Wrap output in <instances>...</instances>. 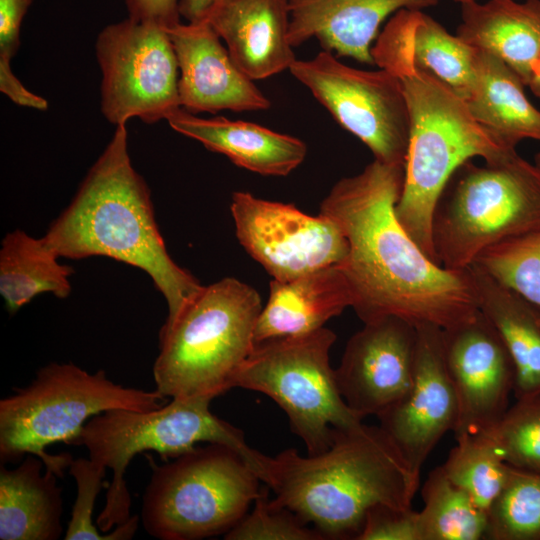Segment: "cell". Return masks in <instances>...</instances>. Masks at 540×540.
Listing matches in <instances>:
<instances>
[{
	"mask_svg": "<svg viewBox=\"0 0 540 540\" xmlns=\"http://www.w3.org/2000/svg\"><path fill=\"white\" fill-rule=\"evenodd\" d=\"M416 344V326L396 316L365 322L349 339L335 377L343 400L358 417H379L407 393Z\"/></svg>",
	"mask_w": 540,
	"mask_h": 540,
	"instance_id": "15",
	"label": "cell"
},
{
	"mask_svg": "<svg viewBox=\"0 0 540 540\" xmlns=\"http://www.w3.org/2000/svg\"><path fill=\"white\" fill-rule=\"evenodd\" d=\"M439 0H288V41L298 47L315 38L325 51L374 64L371 47L382 23L396 12L424 10Z\"/></svg>",
	"mask_w": 540,
	"mask_h": 540,
	"instance_id": "18",
	"label": "cell"
},
{
	"mask_svg": "<svg viewBox=\"0 0 540 540\" xmlns=\"http://www.w3.org/2000/svg\"><path fill=\"white\" fill-rule=\"evenodd\" d=\"M102 73L101 111L112 124H153L180 107L178 62L168 31L128 18L106 26L96 41Z\"/></svg>",
	"mask_w": 540,
	"mask_h": 540,
	"instance_id": "12",
	"label": "cell"
},
{
	"mask_svg": "<svg viewBox=\"0 0 540 540\" xmlns=\"http://www.w3.org/2000/svg\"><path fill=\"white\" fill-rule=\"evenodd\" d=\"M414 374L411 387L393 406L377 417L420 478L422 466L448 431L456 429L458 400L446 367L443 329L417 326Z\"/></svg>",
	"mask_w": 540,
	"mask_h": 540,
	"instance_id": "14",
	"label": "cell"
},
{
	"mask_svg": "<svg viewBox=\"0 0 540 540\" xmlns=\"http://www.w3.org/2000/svg\"><path fill=\"white\" fill-rule=\"evenodd\" d=\"M520 77L497 56L477 49L475 82L464 100L472 118L503 148L540 141V111L528 100Z\"/></svg>",
	"mask_w": 540,
	"mask_h": 540,
	"instance_id": "23",
	"label": "cell"
},
{
	"mask_svg": "<svg viewBox=\"0 0 540 540\" xmlns=\"http://www.w3.org/2000/svg\"><path fill=\"white\" fill-rule=\"evenodd\" d=\"M443 342L459 407L455 436L491 430L514 392L515 367L505 344L480 310L473 320L443 330Z\"/></svg>",
	"mask_w": 540,
	"mask_h": 540,
	"instance_id": "16",
	"label": "cell"
},
{
	"mask_svg": "<svg viewBox=\"0 0 540 540\" xmlns=\"http://www.w3.org/2000/svg\"><path fill=\"white\" fill-rule=\"evenodd\" d=\"M373 63L401 82L409 116L405 177L396 216L418 246L439 264L432 237L436 204L466 161L496 162L516 149L501 147L471 116L465 101L417 65L395 15L371 47Z\"/></svg>",
	"mask_w": 540,
	"mask_h": 540,
	"instance_id": "3",
	"label": "cell"
},
{
	"mask_svg": "<svg viewBox=\"0 0 540 540\" xmlns=\"http://www.w3.org/2000/svg\"><path fill=\"white\" fill-rule=\"evenodd\" d=\"M471 266L540 311V230L486 248Z\"/></svg>",
	"mask_w": 540,
	"mask_h": 540,
	"instance_id": "31",
	"label": "cell"
},
{
	"mask_svg": "<svg viewBox=\"0 0 540 540\" xmlns=\"http://www.w3.org/2000/svg\"><path fill=\"white\" fill-rule=\"evenodd\" d=\"M230 210L238 241L275 280L288 281L341 264L347 256L344 234L323 213L312 216L293 204L246 191L233 193Z\"/></svg>",
	"mask_w": 540,
	"mask_h": 540,
	"instance_id": "13",
	"label": "cell"
},
{
	"mask_svg": "<svg viewBox=\"0 0 540 540\" xmlns=\"http://www.w3.org/2000/svg\"><path fill=\"white\" fill-rule=\"evenodd\" d=\"M163 400L156 390L114 383L103 370L89 373L72 363H50L28 386L0 401L1 464L31 454L62 477L73 458L68 453H48L49 445H72L87 421L100 413L149 411L161 407Z\"/></svg>",
	"mask_w": 540,
	"mask_h": 540,
	"instance_id": "7",
	"label": "cell"
},
{
	"mask_svg": "<svg viewBox=\"0 0 540 540\" xmlns=\"http://www.w3.org/2000/svg\"><path fill=\"white\" fill-rule=\"evenodd\" d=\"M335 340L322 327L257 343L236 378V387L263 393L280 406L311 455L330 447L335 430L362 423L343 400L330 366Z\"/></svg>",
	"mask_w": 540,
	"mask_h": 540,
	"instance_id": "10",
	"label": "cell"
},
{
	"mask_svg": "<svg viewBox=\"0 0 540 540\" xmlns=\"http://www.w3.org/2000/svg\"><path fill=\"white\" fill-rule=\"evenodd\" d=\"M166 121L174 131L260 175L286 176L307 155V145L301 139L253 122L201 118L181 107L172 111Z\"/></svg>",
	"mask_w": 540,
	"mask_h": 540,
	"instance_id": "20",
	"label": "cell"
},
{
	"mask_svg": "<svg viewBox=\"0 0 540 540\" xmlns=\"http://www.w3.org/2000/svg\"><path fill=\"white\" fill-rule=\"evenodd\" d=\"M419 483L386 432L360 423L335 430L321 453L272 457L267 486L324 539H357L372 507L410 508Z\"/></svg>",
	"mask_w": 540,
	"mask_h": 540,
	"instance_id": "4",
	"label": "cell"
},
{
	"mask_svg": "<svg viewBox=\"0 0 540 540\" xmlns=\"http://www.w3.org/2000/svg\"><path fill=\"white\" fill-rule=\"evenodd\" d=\"M527 86L536 97L540 98V56L532 65L531 77Z\"/></svg>",
	"mask_w": 540,
	"mask_h": 540,
	"instance_id": "39",
	"label": "cell"
},
{
	"mask_svg": "<svg viewBox=\"0 0 540 540\" xmlns=\"http://www.w3.org/2000/svg\"><path fill=\"white\" fill-rule=\"evenodd\" d=\"M0 250V293L14 314L34 297L51 293L66 298L71 293L72 267L60 264L44 238L22 230L8 233Z\"/></svg>",
	"mask_w": 540,
	"mask_h": 540,
	"instance_id": "26",
	"label": "cell"
},
{
	"mask_svg": "<svg viewBox=\"0 0 540 540\" xmlns=\"http://www.w3.org/2000/svg\"><path fill=\"white\" fill-rule=\"evenodd\" d=\"M442 465L447 477L485 511L504 486L510 465L485 432L456 435Z\"/></svg>",
	"mask_w": 540,
	"mask_h": 540,
	"instance_id": "29",
	"label": "cell"
},
{
	"mask_svg": "<svg viewBox=\"0 0 540 540\" xmlns=\"http://www.w3.org/2000/svg\"><path fill=\"white\" fill-rule=\"evenodd\" d=\"M458 35L505 62L528 85L540 56V0H487L460 5Z\"/></svg>",
	"mask_w": 540,
	"mask_h": 540,
	"instance_id": "22",
	"label": "cell"
},
{
	"mask_svg": "<svg viewBox=\"0 0 540 540\" xmlns=\"http://www.w3.org/2000/svg\"><path fill=\"white\" fill-rule=\"evenodd\" d=\"M179 68L180 107L197 114L268 110L270 100L233 62L218 34L205 22L167 29Z\"/></svg>",
	"mask_w": 540,
	"mask_h": 540,
	"instance_id": "17",
	"label": "cell"
},
{
	"mask_svg": "<svg viewBox=\"0 0 540 540\" xmlns=\"http://www.w3.org/2000/svg\"><path fill=\"white\" fill-rule=\"evenodd\" d=\"M405 177L403 165L374 159L356 175L338 180L320 205L348 243L341 263L351 307L363 323L396 316L414 326L448 330L479 313L469 269L434 262L399 222L395 207Z\"/></svg>",
	"mask_w": 540,
	"mask_h": 540,
	"instance_id": "1",
	"label": "cell"
},
{
	"mask_svg": "<svg viewBox=\"0 0 540 540\" xmlns=\"http://www.w3.org/2000/svg\"><path fill=\"white\" fill-rule=\"evenodd\" d=\"M351 305L341 264L288 281L272 279L269 298L255 326L254 343L316 331Z\"/></svg>",
	"mask_w": 540,
	"mask_h": 540,
	"instance_id": "21",
	"label": "cell"
},
{
	"mask_svg": "<svg viewBox=\"0 0 540 540\" xmlns=\"http://www.w3.org/2000/svg\"><path fill=\"white\" fill-rule=\"evenodd\" d=\"M130 19L152 22L166 30L180 22L179 0H124Z\"/></svg>",
	"mask_w": 540,
	"mask_h": 540,
	"instance_id": "37",
	"label": "cell"
},
{
	"mask_svg": "<svg viewBox=\"0 0 540 540\" xmlns=\"http://www.w3.org/2000/svg\"><path fill=\"white\" fill-rule=\"evenodd\" d=\"M27 454L17 467L0 468V539L56 540L62 536L63 501L54 472Z\"/></svg>",
	"mask_w": 540,
	"mask_h": 540,
	"instance_id": "24",
	"label": "cell"
},
{
	"mask_svg": "<svg viewBox=\"0 0 540 540\" xmlns=\"http://www.w3.org/2000/svg\"><path fill=\"white\" fill-rule=\"evenodd\" d=\"M68 470L76 482L77 496L64 539L128 540L133 538L139 524L137 515L131 516L127 521L115 526L109 532L99 531V528L93 524L94 503L104 486L106 468L88 457L73 459Z\"/></svg>",
	"mask_w": 540,
	"mask_h": 540,
	"instance_id": "33",
	"label": "cell"
},
{
	"mask_svg": "<svg viewBox=\"0 0 540 540\" xmlns=\"http://www.w3.org/2000/svg\"><path fill=\"white\" fill-rule=\"evenodd\" d=\"M202 21L253 81L289 70L296 60L288 41V0H215Z\"/></svg>",
	"mask_w": 540,
	"mask_h": 540,
	"instance_id": "19",
	"label": "cell"
},
{
	"mask_svg": "<svg viewBox=\"0 0 540 540\" xmlns=\"http://www.w3.org/2000/svg\"><path fill=\"white\" fill-rule=\"evenodd\" d=\"M487 519L485 539L540 540V473L510 466Z\"/></svg>",
	"mask_w": 540,
	"mask_h": 540,
	"instance_id": "30",
	"label": "cell"
},
{
	"mask_svg": "<svg viewBox=\"0 0 540 540\" xmlns=\"http://www.w3.org/2000/svg\"><path fill=\"white\" fill-rule=\"evenodd\" d=\"M457 3H459L460 5L461 4H465V3H471V2H476V1H479V0H453Z\"/></svg>",
	"mask_w": 540,
	"mask_h": 540,
	"instance_id": "41",
	"label": "cell"
},
{
	"mask_svg": "<svg viewBox=\"0 0 540 540\" xmlns=\"http://www.w3.org/2000/svg\"><path fill=\"white\" fill-rule=\"evenodd\" d=\"M215 0H179L178 11L188 23L200 22Z\"/></svg>",
	"mask_w": 540,
	"mask_h": 540,
	"instance_id": "38",
	"label": "cell"
},
{
	"mask_svg": "<svg viewBox=\"0 0 540 540\" xmlns=\"http://www.w3.org/2000/svg\"><path fill=\"white\" fill-rule=\"evenodd\" d=\"M141 522L160 540H199L228 533L260 494L258 475L234 449L195 446L162 465L151 462Z\"/></svg>",
	"mask_w": 540,
	"mask_h": 540,
	"instance_id": "9",
	"label": "cell"
},
{
	"mask_svg": "<svg viewBox=\"0 0 540 540\" xmlns=\"http://www.w3.org/2000/svg\"><path fill=\"white\" fill-rule=\"evenodd\" d=\"M59 257L105 256L146 272L174 318L203 287L170 257L149 188L132 166L126 125L116 130L75 197L43 236Z\"/></svg>",
	"mask_w": 540,
	"mask_h": 540,
	"instance_id": "2",
	"label": "cell"
},
{
	"mask_svg": "<svg viewBox=\"0 0 540 540\" xmlns=\"http://www.w3.org/2000/svg\"><path fill=\"white\" fill-rule=\"evenodd\" d=\"M226 540H324L294 512L260 492L251 512L224 535Z\"/></svg>",
	"mask_w": 540,
	"mask_h": 540,
	"instance_id": "34",
	"label": "cell"
},
{
	"mask_svg": "<svg viewBox=\"0 0 540 540\" xmlns=\"http://www.w3.org/2000/svg\"><path fill=\"white\" fill-rule=\"evenodd\" d=\"M211 401L171 399L153 410L115 409L87 421L72 445L84 446L92 461L113 473L105 505L96 519L102 532L132 516L124 475L133 457L144 451L173 459L201 442L226 445L237 451L260 480L267 483L272 457L251 448L240 429L213 414L209 408Z\"/></svg>",
	"mask_w": 540,
	"mask_h": 540,
	"instance_id": "6",
	"label": "cell"
},
{
	"mask_svg": "<svg viewBox=\"0 0 540 540\" xmlns=\"http://www.w3.org/2000/svg\"><path fill=\"white\" fill-rule=\"evenodd\" d=\"M414 60L465 100L475 82L477 49L423 10L402 9L395 13Z\"/></svg>",
	"mask_w": 540,
	"mask_h": 540,
	"instance_id": "27",
	"label": "cell"
},
{
	"mask_svg": "<svg viewBox=\"0 0 540 540\" xmlns=\"http://www.w3.org/2000/svg\"><path fill=\"white\" fill-rule=\"evenodd\" d=\"M540 230V168L516 150L496 162L463 163L434 210L439 264L461 271L486 248Z\"/></svg>",
	"mask_w": 540,
	"mask_h": 540,
	"instance_id": "8",
	"label": "cell"
},
{
	"mask_svg": "<svg viewBox=\"0 0 540 540\" xmlns=\"http://www.w3.org/2000/svg\"><path fill=\"white\" fill-rule=\"evenodd\" d=\"M418 512L422 540H480L487 531V511L446 475L442 465L428 475Z\"/></svg>",
	"mask_w": 540,
	"mask_h": 540,
	"instance_id": "28",
	"label": "cell"
},
{
	"mask_svg": "<svg viewBox=\"0 0 540 540\" xmlns=\"http://www.w3.org/2000/svg\"><path fill=\"white\" fill-rule=\"evenodd\" d=\"M534 164L540 168V152H538L534 157Z\"/></svg>",
	"mask_w": 540,
	"mask_h": 540,
	"instance_id": "40",
	"label": "cell"
},
{
	"mask_svg": "<svg viewBox=\"0 0 540 540\" xmlns=\"http://www.w3.org/2000/svg\"><path fill=\"white\" fill-rule=\"evenodd\" d=\"M289 71L374 159L405 166L409 116L397 76L382 68L348 66L325 50L311 59H296Z\"/></svg>",
	"mask_w": 540,
	"mask_h": 540,
	"instance_id": "11",
	"label": "cell"
},
{
	"mask_svg": "<svg viewBox=\"0 0 540 540\" xmlns=\"http://www.w3.org/2000/svg\"><path fill=\"white\" fill-rule=\"evenodd\" d=\"M479 310L496 329L515 367L516 398L540 392V311L474 266Z\"/></svg>",
	"mask_w": 540,
	"mask_h": 540,
	"instance_id": "25",
	"label": "cell"
},
{
	"mask_svg": "<svg viewBox=\"0 0 540 540\" xmlns=\"http://www.w3.org/2000/svg\"><path fill=\"white\" fill-rule=\"evenodd\" d=\"M516 399L485 433L493 439L507 464L540 473V392Z\"/></svg>",
	"mask_w": 540,
	"mask_h": 540,
	"instance_id": "32",
	"label": "cell"
},
{
	"mask_svg": "<svg viewBox=\"0 0 540 540\" xmlns=\"http://www.w3.org/2000/svg\"><path fill=\"white\" fill-rule=\"evenodd\" d=\"M357 540H422L419 514L411 507L376 505L367 512Z\"/></svg>",
	"mask_w": 540,
	"mask_h": 540,
	"instance_id": "35",
	"label": "cell"
},
{
	"mask_svg": "<svg viewBox=\"0 0 540 540\" xmlns=\"http://www.w3.org/2000/svg\"><path fill=\"white\" fill-rule=\"evenodd\" d=\"M262 308L259 293L236 278L203 286L161 328L155 390L166 399L213 400L236 387Z\"/></svg>",
	"mask_w": 540,
	"mask_h": 540,
	"instance_id": "5",
	"label": "cell"
},
{
	"mask_svg": "<svg viewBox=\"0 0 540 540\" xmlns=\"http://www.w3.org/2000/svg\"><path fill=\"white\" fill-rule=\"evenodd\" d=\"M32 0H0V66L10 65L20 46V28Z\"/></svg>",
	"mask_w": 540,
	"mask_h": 540,
	"instance_id": "36",
	"label": "cell"
}]
</instances>
